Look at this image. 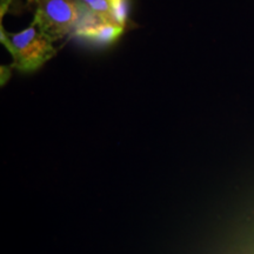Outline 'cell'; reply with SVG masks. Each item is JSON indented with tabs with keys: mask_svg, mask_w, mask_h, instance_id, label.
Segmentation results:
<instances>
[{
	"mask_svg": "<svg viewBox=\"0 0 254 254\" xmlns=\"http://www.w3.org/2000/svg\"><path fill=\"white\" fill-rule=\"evenodd\" d=\"M0 40L12 57V67L19 72L37 71L58 53L53 45L55 41L33 21L27 28L15 33H9L1 27Z\"/></svg>",
	"mask_w": 254,
	"mask_h": 254,
	"instance_id": "obj_1",
	"label": "cell"
},
{
	"mask_svg": "<svg viewBox=\"0 0 254 254\" xmlns=\"http://www.w3.org/2000/svg\"><path fill=\"white\" fill-rule=\"evenodd\" d=\"M33 23L53 41L74 33L82 14V5L77 0H32Z\"/></svg>",
	"mask_w": 254,
	"mask_h": 254,
	"instance_id": "obj_2",
	"label": "cell"
},
{
	"mask_svg": "<svg viewBox=\"0 0 254 254\" xmlns=\"http://www.w3.org/2000/svg\"><path fill=\"white\" fill-rule=\"evenodd\" d=\"M125 32L126 28L122 25L104 20L82 6V14L74 34L98 45H112Z\"/></svg>",
	"mask_w": 254,
	"mask_h": 254,
	"instance_id": "obj_3",
	"label": "cell"
},
{
	"mask_svg": "<svg viewBox=\"0 0 254 254\" xmlns=\"http://www.w3.org/2000/svg\"><path fill=\"white\" fill-rule=\"evenodd\" d=\"M77 1L80 2L87 9H90L91 12H93L94 14H97L98 17L104 19V20L116 23L111 0H77Z\"/></svg>",
	"mask_w": 254,
	"mask_h": 254,
	"instance_id": "obj_4",
	"label": "cell"
}]
</instances>
